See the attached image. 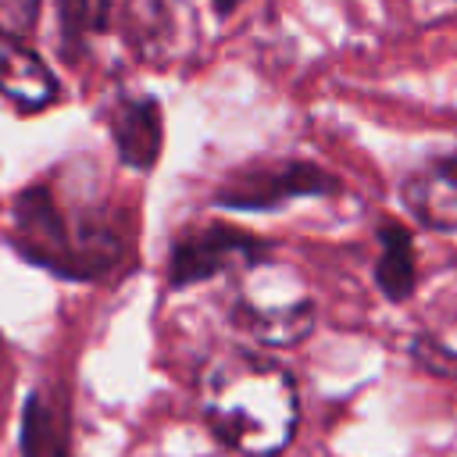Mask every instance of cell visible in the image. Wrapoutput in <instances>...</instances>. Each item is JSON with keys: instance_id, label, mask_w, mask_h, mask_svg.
<instances>
[{"instance_id": "1", "label": "cell", "mask_w": 457, "mask_h": 457, "mask_svg": "<svg viewBox=\"0 0 457 457\" xmlns=\"http://www.w3.org/2000/svg\"><path fill=\"white\" fill-rule=\"evenodd\" d=\"M207 428L239 457H278L300 425V393L286 364L257 350L211 361L200 386Z\"/></svg>"}, {"instance_id": "2", "label": "cell", "mask_w": 457, "mask_h": 457, "mask_svg": "<svg viewBox=\"0 0 457 457\" xmlns=\"http://www.w3.org/2000/svg\"><path fill=\"white\" fill-rule=\"evenodd\" d=\"M14 250L61 278H100L125 261V236L100 214L71 211L50 182H32L14 196Z\"/></svg>"}, {"instance_id": "3", "label": "cell", "mask_w": 457, "mask_h": 457, "mask_svg": "<svg viewBox=\"0 0 457 457\" xmlns=\"http://www.w3.org/2000/svg\"><path fill=\"white\" fill-rule=\"evenodd\" d=\"M318 307L303 278L271 253L232 271V325L257 346H296L314 332Z\"/></svg>"}, {"instance_id": "4", "label": "cell", "mask_w": 457, "mask_h": 457, "mask_svg": "<svg viewBox=\"0 0 457 457\" xmlns=\"http://www.w3.org/2000/svg\"><path fill=\"white\" fill-rule=\"evenodd\" d=\"M339 182L318 164L307 161H271V164H246L239 168L214 196L218 207L228 211H278L300 196H328Z\"/></svg>"}, {"instance_id": "5", "label": "cell", "mask_w": 457, "mask_h": 457, "mask_svg": "<svg viewBox=\"0 0 457 457\" xmlns=\"http://www.w3.org/2000/svg\"><path fill=\"white\" fill-rule=\"evenodd\" d=\"M264 253H271L268 239H261V236H253L239 225L207 221V225H196V228L182 232L171 243L168 282L175 289H186V286L207 282L221 271H236V268H243V264H250Z\"/></svg>"}, {"instance_id": "6", "label": "cell", "mask_w": 457, "mask_h": 457, "mask_svg": "<svg viewBox=\"0 0 457 457\" xmlns=\"http://www.w3.org/2000/svg\"><path fill=\"white\" fill-rule=\"evenodd\" d=\"M0 96L21 111V114H39L57 104L61 82L46 68V61L29 50L14 32L0 29Z\"/></svg>"}, {"instance_id": "7", "label": "cell", "mask_w": 457, "mask_h": 457, "mask_svg": "<svg viewBox=\"0 0 457 457\" xmlns=\"http://www.w3.org/2000/svg\"><path fill=\"white\" fill-rule=\"evenodd\" d=\"M400 200L421 225L457 232V150L421 161L403 179Z\"/></svg>"}, {"instance_id": "8", "label": "cell", "mask_w": 457, "mask_h": 457, "mask_svg": "<svg viewBox=\"0 0 457 457\" xmlns=\"http://www.w3.org/2000/svg\"><path fill=\"white\" fill-rule=\"evenodd\" d=\"M111 139L118 146L121 164L136 171H150L164 146V114L157 96L150 93L118 96V104L111 107Z\"/></svg>"}, {"instance_id": "9", "label": "cell", "mask_w": 457, "mask_h": 457, "mask_svg": "<svg viewBox=\"0 0 457 457\" xmlns=\"http://www.w3.org/2000/svg\"><path fill=\"white\" fill-rule=\"evenodd\" d=\"M375 286L386 293V300L403 303L418 286V261H414V239L400 221L378 225V257H375Z\"/></svg>"}, {"instance_id": "10", "label": "cell", "mask_w": 457, "mask_h": 457, "mask_svg": "<svg viewBox=\"0 0 457 457\" xmlns=\"http://www.w3.org/2000/svg\"><path fill=\"white\" fill-rule=\"evenodd\" d=\"M21 457H68V428L43 396H29L21 411Z\"/></svg>"}, {"instance_id": "11", "label": "cell", "mask_w": 457, "mask_h": 457, "mask_svg": "<svg viewBox=\"0 0 457 457\" xmlns=\"http://www.w3.org/2000/svg\"><path fill=\"white\" fill-rule=\"evenodd\" d=\"M57 4V25H61V43H64V57H79L86 46V36L93 25V4L89 0H54Z\"/></svg>"}, {"instance_id": "12", "label": "cell", "mask_w": 457, "mask_h": 457, "mask_svg": "<svg viewBox=\"0 0 457 457\" xmlns=\"http://www.w3.org/2000/svg\"><path fill=\"white\" fill-rule=\"evenodd\" d=\"M411 353H414L418 368H425L428 375H436V378H457V350L443 346L436 336H425L421 332L411 343Z\"/></svg>"}, {"instance_id": "13", "label": "cell", "mask_w": 457, "mask_h": 457, "mask_svg": "<svg viewBox=\"0 0 457 457\" xmlns=\"http://www.w3.org/2000/svg\"><path fill=\"white\" fill-rule=\"evenodd\" d=\"M36 11L39 0H0V29L21 36L36 25Z\"/></svg>"}, {"instance_id": "14", "label": "cell", "mask_w": 457, "mask_h": 457, "mask_svg": "<svg viewBox=\"0 0 457 457\" xmlns=\"http://www.w3.org/2000/svg\"><path fill=\"white\" fill-rule=\"evenodd\" d=\"M211 4H214V11H218V18H228V14H232V11H236V7L243 4V0H211Z\"/></svg>"}]
</instances>
